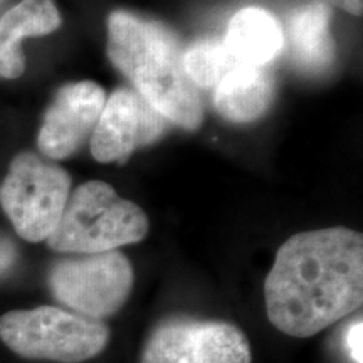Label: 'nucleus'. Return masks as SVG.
Masks as SVG:
<instances>
[{"instance_id":"1","label":"nucleus","mask_w":363,"mask_h":363,"mask_svg":"<svg viewBox=\"0 0 363 363\" xmlns=\"http://www.w3.org/2000/svg\"><path fill=\"white\" fill-rule=\"evenodd\" d=\"M272 326L310 338L363 303V238L348 227L294 234L278 249L264 283Z\"/></svg>"},{"instance_id":"2","label":"nucleus","mask_w":363,"mask_h":363,"mask_svg":"<svg viewBox=\"0 0 363 363\" xmlns=\"http://www.w3.org/2000/svg\"><path fill=\"white\" fill-rule=\"evenodd\" d=\"M108 56L167 120L187 130L202 125V98L185 71L182 44L170 27L126 11L111 12Z\"/></svg>"},{"instance_id":"3","label":"nucleus","mask_w":363,"mask_h":363,"mask_svg":"<svg viewBox=\"0 0 363 363\" xmlns=\"http://www.w3.org/2000/svg\"><path fill=\"white\" fill-rule=\"evenodd\" d=\"M148 229V217L136 203L104 182H86L67 199L48 246L65 254L116 251L143 240Z\"/></svg>"},{"instance_id":"4","label":"nucleus","mask_w":363,"mask_h":363,"mask_svg":"<svg viewBox=\"0 0 363 363\" xmlns=\"http://www.w3.org/2000/svg\"><path fill=\"white\" fill-rule=\"evenodd\" d=\"M0 340L27 360L81 363L106 348L111 331L101 321L62 308L38 306L0 316Z\"/></svg>"},{"instance_id":"5","label":"nucleus","mask_w":363,"mask_h":363,"mask_svg":"<svg viewBox=\"0 0 363 363\" xmlns=\"http://www.w3.org/2000/svg\"><path fill=\"white\" fill-rule=\"evenodd\" d=\"M69 195L71 177L65 169L22 152L0 185V206L22 239L40 242L57 227Z\"/></svg>"},{"instance_id":"6","label":"nucleus","mask_w":363,"mask_h":363,"mask_svg":"<svg viewBox=\"0 0 363 363\" xmlns=\"http://www.w3.org/2000/svg\"><path fill=\"white\" fill-rule=\"evenodd\" d=\"M52 296L89 320L113 316L128 301L133 267L120 251L79 254L57 261L48 278Z\"/></svg>"},{"instance_id":"7","label":"nucleus","mask_w":363,"mask_h":363,"mask_svg":"<svg viewBox=\"0 0 363 363\" xmlns=\"http://www.w3.org/2000/svg\"><path fill=\"white\" fill-rule=\"evenodd\" d=\"M251 345L238 326L214 320L170 318L153 328L140 363H251Z\"/></svg>"},{"instance_id":"8","label":"nucleus","mask_w":363,"mask_h":363,"mask_svg":"<svg viewBox=\"0 0 363 363\" xmlns=\"http://www.w3.org/2000/svg\"><path fill=\"white\" fill-rule=\"evenodd\" d=\"M169 120L135 89L120 88L104 103L91 135V153L98 162H126L136 148L165 135Z\"/></svg>"},{"instance_id":"9","label":"nucleus","mask_w":363,"mask_h":363,"mask_svg":"<svg viewBox=\"0 0 363 363\" xmlns=\"http://www.w3.org/2000/svg\"><path fill=\"white\" fill-rule=\"evenodd\" d=\"M104 103V89L93 81L62 86L44 115L38 136L40 152L54 160L72 155L93 135Z\"/></svg>"},{"instance_id":"10","label":"nucleus","mask_w":363,"mask_h":363,"mask_svg":"<svg viewBox=\"0 0 363 363\" xmlns=\"http://www.w3.org/2000/svg\"><path fill=\"white\" fill-rule=\"evenodd\" d=\"M331 9L323 0L299 6L289 13L283 29L293 62L306 72H321L335 59V44L330 30Z\"/></svg>"},{"instance_id":"11","label":"nucleus","mask_w":363,"mask_h":363,"mask_svg":"<svg viewBox=\"0 0 363 363\" xmlns=\"http://www.w3.org/2000/svg\"><path fill=\"white\" fill-rule=\"evenodd\" d=\"M62 24L54 0H22L0 19V76L16 79L26 69L21 44L27 38L51 34Z\"/></svg>"},{"instance_id":"12","label":"nucleus","mask_w":363,"mask_h":363,"mask_svg":"<svg viewBox=\"0 0 363 363\" xmlns=\"http://www.w3.org/2000/svg\"><path fill=\"white\" fill-rule=\"evenodd\" d=\"M222 44L239 66L264 67L283 52V26L264 9L244 7L230 19Z\"/></svg>"},{"instance_id":"13","label":"nucleus","mask_w":363,"mask_h":363,"mask_svg":"<svg viewBox=\"0 0 363 363\" xmlns=\"http://www.w3.org/2000/svg\"><path fill=\"white\" fill-rule=\"evenodd\" d=\"M274 99V79L261 66L234 67L216 86L214 104L225 120L249 123L264 115Z\"/></svg>"},{"instance_id":"14","label":"nucleus","mask_w":363,"mask_h":363,"mask_svg":"<svg viewBox=\"0 0 363 363\" xmlns=\"http://www.w3.org/2000/svg\"><path fill=\"white\" fill-rule=\"evenodd\" d=\"M238 66L219 40H202L184 52V67L197 88H216Z\"/></svg>"},{"instance_id":"15","label":"nucleus","mask_w":363,"mask_h":363,"mask_svg":"<svg viewBox=\"0 0 363 363\" xmlns=\"http://www.w3.org/2000/svg\"><path fill=\"white\" fill-rule=\"evenodd\" d=\"M362 338H363V323L362 318L358 320H353L350 325L345 330V350H347V355L350 358L352 363H363L362 357Z\"/></svg>"},{"instance_id":"16","label":"nucleus","mask_w":363,"mask_h":363,"mask_svg":"<svg viewBox=\"0 0 363 363\" xmlns=\"http://www.w3.org/2000/svg\"><path fill=\"white\" fill-rule=\"evenodd\" d=\"M328 6H335L342 11L352 13V16L360 17L363 13V0H323Z\"/></svg>"},{"instance_id":"17","label":"nucleus","mask_w":363,"mask_h":363,"mask_svg":"<svg viewBox=\"0 0 363 363\" xmlns=\"http://www.w3.org/2000/svg\"><path fill=\"white\" fill-rule=\"evenodd\" d=\"M13 257H16V252H13L12 244L6 242V240H0V274L11 267Z\"/></svg>"},{"instance_id":"18","label":"nucleus","mask_w":363,"mask_h":363,"mask_svg":"<svg viewBox=\"0 0 363 363\" xmlns=\"http://www.w3.org/2000/svg\"><path fill=\"white\" fill-rule=\"evenodd\" d=\"M4 2H6V0H0V6H2V4H4Z\"/></svg>"}]
</instances>
